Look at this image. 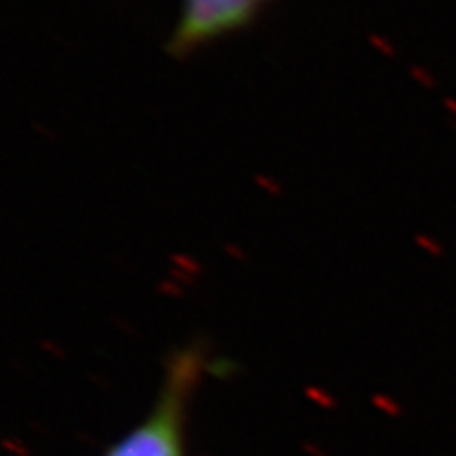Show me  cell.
<instances>
[{
	"label": "cell",
	"mask_w": 456,
	"mask_h": 456,
	"mask_svg": "<svg viewBox=\"0 0 456 456\" xmlns=\"http://www.w3.org/2000/svg\"><path fill=\"white\" fill-rule=\"evenodd\" d=\"M205 370L208 353L201 342L171 351L151 410L100 456H186L188 410Z\"/></svg>",
	"instance_id": "6da1fadb"
},
{
	"label": "cell",
	"mask_w": 456,
	"mask_h": 456,
	"mask_svg": "<svg viewBox=\"0 0 456 456\" xmlns=\"http://www.w3.org/2000/svg\"><path fill=\"white\" fill-rule=\"evenodd\" d=\"M271 0H182L167 53L186 57L248 28Z\"/></svg>",
	"instance_id": "7a4b0ae2"
}]
</instances>
